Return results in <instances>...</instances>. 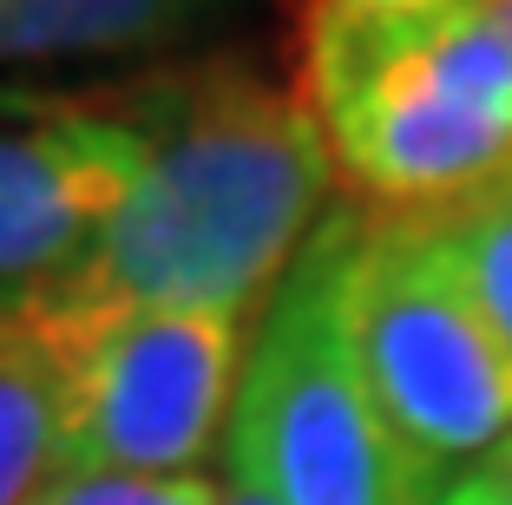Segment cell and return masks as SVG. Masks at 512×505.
Here are the masks:
<instances>
[{"label":"cell","mask_w":512,"mask_h":505,"mask_svg":"<svg viewBox=\"0 0 512 505\" xmlns=\"http://www.w3.org/2000/svg\"><path fill=\"white\" fill-rule=\"evenodd\" d=\"M86 99L132 125L138 178L66 276L7 302L33 322H92L112 309H217L256 322L342 191L302 92L217 53Z\"/></svg>","instance_id":"cell-1"},{"label":"cell","mask_w":512,"mask_h":505,"mask_svg":"<svg viewBox=\"0 0 512 505\" xmlns=\"http://www.w3.org/2000/svg\"><path fill=\"white\" fill-rule=\"evenodd\" d=\"M296 92L368 210L512 178V46L486 0H302Z\"/></svg>","instance_id":"cell-2"},{"label":"cell","mask_w":512,"mask_h":505,"mask_svg":"<svg viewBox=\"0 0 512 505\" xmlns=\"http://www.w3.org/2000/svg\"><path fill=\"white\" fill-rule=\"evenodd\" d=\"M355 210H335L250 322L224 473L270 505H434L453 486L394 433L342 328V256Z\"/></svg>","instance_id":"cell-3"},{"label":"cell","mask_w":512,"mask_h":505,"mask_svg":"<svg viewBox=\"0 0 512 505\" xmlns=\"http://www.w3.org/2000/svg\"><path fill=\"white\" fill-rule=\"evenodd\" d=\"M342 328L394 433L447 479L512 433V348L467 289L434 210H355Z\"/></svg>","instance_id":"cell-4"},{"label":"cell","mask_w":512,"mask_h":505,"mask_svg":"<svg viewBox=\"0 0 512 505\" xmlns=\"http://www.w3.org/2000/svg\"><path fill=\"white\" fill-rule=\"evenodd\" d=\"M20 322L60 374V473L178 479L230 440L250 322L217 309H112Z\"/></svg>","instance_id":"cell-5"},{"label":"cell","mask_w":512,"mask_h":505,"mask_svg":"<svg viewBox=\"0 0 512 505\" xmlns=\"http://www.w3.org/2000/svg\"><path fill=\"white\" fill-rule=\"evenodd\" d=\"M138 178V138L92 99L0 119V296L79 263Z\"/></svg>","instance_id":"cell-6"},{"label":"cell","mask_w":512,"mask_h":505,"mask_svg":"<svg viewBox=\"0 0 512 505\" xmlns=\"http://www.w3.org/2000/svg\"><path fill=\"white\" fill-rule=\"evenodd\" d=\"M211 0H7V66L92 60L178 40Z\"/></svg>","instance_id":"cell-7"},{"label":"cell","mask_w":512,"mask_h":505,"mask_svg":"<svg viewBox=\"0 0 512 505\" xmlns=\"http://www.w3.org/2000/svg\"><path fill=\"white\" fill-rule=\"evenodd\" d=\"M60 479V374L0 296V505H33Z\"/></svg>","instance_id":"cell-8"},{"label":"cell","mask_w":512,"mask_h":505,"mask_svg":"<svg viewBox=\"0 0 512 505\" xmlns=\"http://www.w3.org/2000/svg\"><path fill=\"white\" fill-rule=\"evenodd\" d=\"M434 223H440V237H447L453 263H460V276H467V289L480 296L486 322L512 348V178L434 210Z\"/></svg>","instance_id":"cell-9"},{"label":"cell","mask_w":512,"mask_h":505,"mask_svg":"<svg viewBox=\"0 0 512 505\" xmlns=\"http://www.w3.org/2000/svg\"><path fill=\"white\" fill-rule=\"evenodd\" d=\"M33 505H224L217 473L132 479V473H60Z\"/></svg>","instance_id":"cell-10"},{"label":"cell","mask_w":512,"mask_h":505,"mask_svg":"<svg viewBox=\"0 0 512 505\" xmlns=\"http://www.w3.org/2000/svg\"><path fill=\"white\" fill-rule=\"evenodd\" d=\"M467 479H473V486H480V492H486L493 505H512V433H506V440L493 446V453H486L480 466H473Z\"/></svg>","instance_id":"cell-11"},{"label":"cell","mask_w":512,"mask_h":505,"mask_svg":"<svg viewBox=\"0 0 512 505\" xmlns=\"http://www.w3.org/2000/svg\"><path fill=\"white\" fill-rule=\"evenodd\" d=\"M434 505H493V499H486V492H480V486H473V479H467V473H460V479H453V486H447V492H440V499H434Z\"/></svg>","instance_id":"cell-12"},{"label":"cell","mask_w":512,"mask_h":505,"mask_svg":"<svg viewBox=\"0 0 512 505\" xmlns=\"http://www.w3.org/2000/svg\"><path fill=\"white\" fill-rule=\"evenodd\" d=\"M224 505H270L263 492L250 486V479H237V473H224Z\"/></svg>","instance_id":"cell-13"},{"label":"cell","mask_w":512,"mask_h":505,"mask_svg":"<svg viewBox=\"0 0 512 505\" xmlns=\"http://www.w3.org/2000/svg\"><path fill=\"white\" fill-rule=\"evenodd\" d=\"M486 7H493V27L506 33V46H512V0H486Z\"/></svg>","instance_id":"cell-14"},{"label":"cell","mask_w":512,"mask_h":505,"mask_svg":"<svg viewBox=\"0 0 512 505\" xmlns=\"http://www.w3.org/2000/svg\"><path fill=\"white\" fill-rule=\"evenodd\" d=\"M0 66H7V0H0Z\"/></svg>","instance_id":"cell-15"},{"label":"cell","mask_w":512,"mask_h":505,"mask_svg":"<svg viewBox=\"0 0 512 505\" xmlns=\"http://www.w3.org/2000/svg\"><path fill=\"white\" fill-rule=\"evenodd\" d=\"M0 112H27V105H20V99H0Z\"/></svg>","instance_id":"cell-16"}]
</instances>
